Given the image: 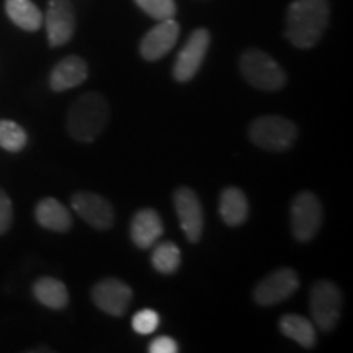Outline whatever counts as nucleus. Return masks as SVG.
I'll return each instance as SVG.
<instances>
[{"label": "nucleus", "instance_id": "13", "mask_svg": "<svg viewBox=\"0 0 353 353\" xmlns=\"http://www.w3.org/2000/svg\"><path fill=\"white\" fill-rule=\"evenodd\" d=\"M179 34L180 26L174 19L161 20V23L144 34L143 41L139 44L141 56L145 61L162 59L175 46Z\"/></svg>", "mask_w": 353, "mask_h": 353}, {"label": "nucleus", "instance_id": "1", "mask_svg": "<svg viewBox=\"0 0 353 353\" xmlns=\"http://www.w3.org/2000/svg\"><path fill=\"white\" fill-rule=\"evenodd\" d=\"M329 17L327 0H294L286 10V38L293 46L309 50L324 37Z\"/></svg>", "mask_w": 353, "mask_h": 353}, {"label": "nucleus", "instance_id": "3", "mask_svg": "<svg viewBox=\"0 0 353 353\" xmlns=\"http://www.w3.org/2000/svg\"><path fill=\"white\" fill-rule=\"evenodd\" d=\"M239 68L245 81L260 90L276 92L286 83L285 70L280 68V64L267 52L255 48L247 50L241 56Z\"/></svg>", "mask_w": 353, "mask_h": 353}, {"label": "nucleus", "instance_id": "2", "mask_svg": "<svg viewBox=\"0 0 353 353\" xmlns=\"http://www.w3.org/2000/svg\"><path fill=\"white\" fill-rule=\"evenodd\" d=\"M110 118L107 100L100 94L88 92L74 101L68 113V131L76 141L92 143L105 130Z\"/></svg>", "mask_w": 353, "mask_h": 353}, {"label": "nucleus", "instance_id": "15", "mask_svg": "<svg viewBox=\"0 0 353 353\" xmlns=\"http://www.w3.org/2000/svg\"><path fill=\"white\" fill-rule=\"evenodd\" d=\"M88 69L85 61L79 56H68L56 64L50 77V85L54 92H64L85 82Z\"/></svg>", "mask_w": 353, "mask_h": 353}, {"label": "nucleus", "instance_id": "16", "mask_svg": "<svg viewBox=\"0 0 353 353\" xmlns=\"http://www.w3.org/2000/svg\"><path fill=\"white\" fill-rule=\"evenodd\" d=\"M34 216H37L39 226L50 229V231L65 232L72 226V216L69 210L56 198H44L39 201L34 210Z\"/></svg>", "mask_w": 353, "mask_h": 353}, {"label": "nucleus", "instance_id": "9", "mask_svg": "<svg viewBox=\"0 0 353 353\" xmlns=\"http://www.w3.org/2000/svg\"><path fill=\"white\" fill-rule=\"evenodd\" d=\"M72 208L81 218L94 229L105 231L114 223L112 203L92 192H77L72 195Z\"/></svg>", "mask_w": 353, "mask_h": 353}, {"label": "nucleus", "instance_id": "26", "mask_svg": "<svg viewBox=\"0 0 353 353\" xmlns=\"http://www.w3.org/2000/svg\"><path fill=\"white\" fill-rule=\"evenodd\" d=\"M149 352L151 353H176L179 352V343H176L172 337L161 335V337H156L151 343H149Z\"/></svg>", "mask_w": 353, "mask_h": 353}, {"label": "nucleus", "instance_id": "20", "mask_svg": "<svg viewBox=\"0 0 353 353\" xmlns=\"http://www.w3.org/2000/svg\"><path fill=\"white\" fill-rule=\"evenodd\" d=\"M33 294L43 306L51 309H64L69 303V291L61 280L43 276L33 285Z\"/></svg>", "mask_w": 353, "mask_h": 353}, {"label": "nucleus", "instance_id": "14", "mask_svg": "<svg viewBox=\"0 0 353 353\" xmlns=\"http://www.w3.org/2000/svg\"><path fill=\"white\" fill-rule=\"evenodd\" d=\"M164 234V224L157 211L151 208L141 210L131 221V239L139 249H149Z\"/></svg>", "mask_w": 353, "mask_h": 353}, {"label": "nucleus", "instance_id": "6", "mask_svg": "<svg viewBox=\"0 0 353 353\" xmlns=\"http://www.w3.org/2000/svg\"><path fill=\"white\" fill-rule=\"evenodd\" d=\"M322 226V205L314 193L303 192L291 203V229L299 242H307Z\"/></svg>", "mask_w": 353, "mask_h": 353}, {"label": "nucleus", "instance_id": "19", "mask_svg": "<svg viewBox=\"0 0 353 353\" xmlns=\"http://www.w3.org/2000/svg\"><path fill=\"white\" fill-rule=\"evenodd\" d=\"M6 12L13 23L25 32H37L43 25V13L32 0H6Z\"/></svg>", "mask_w": 353, "mask_h": 353}, {"label": "nucleus", "instance_id": "21", "mask_svg": "<svg viewBox=\"0 0 353 353\" xmlns=\"http://www.w3.org/2000/svg\"><path fill=\"white\" fill-rule=\"evenodd\" d=\"M151 260L159 273L172 275L180 267V249L172 241H164L152 250Z\"/></svg>", "mask_w": 353, "mask_h": 353}, {"label": "nucleus", "instance_id": "7", "mask_svg": "<svg viewBox=\"0 0 353 353\" xmlns=\"http://www.w3.org/2000/svg\"><path fill=\"white\" fill-rule=\"evenodd\" d=\"M210 32L205 28H198L190 34L185 46L180 50L174 64V77L179 82H188L196 76L200 70L206 51L210 48Z\"/></svg>", "mask_w": 353, "mask_h": 353}, {"label": "nucleus", "instance_id": "23", "mask_svg": "<svg viewBox=\"0 0 353 353\" xmlns=\"http://www.w3.org/2000/svg\"><path fill=\"white\" fill-rule=\"evenodd\" d=\"M138 7L144 13L156 20L174 19L176 13V6L174 0H134Z\"/></svg>", "mask_w": 353, "mask_h": 353}, {"label": "nucleus", "instance_id": "10", "mask_svg": "<svg viewBox=\"0 0 353 353\" xmlns=\"http://www.w3.org/2000/svg\"><path fill=\"white\" fill-rule=\"evenodd\" d=\"M174 203L185 237L195 244V242L200 241L203 234V224H205L200 198L196 196V193L192 188L182 187L175 192Z\"/></svg>", "mask_w": 353, "mask_h": 353}, {"label": "nucleus", "instance_id": "12", "mask_svg": "<svg viewBox=\"0 0 353 353\" xmlns=\"http://www.w3.org/2000/svg\"><path fill=\"white\" fill-rule=\"evenodd\" d=\"M92 299L95 306L107 312L110 316L121 317L130 307L132 299V291L130 286L117 278L101 280L92 290Z\"/></svg>", "mask_w": 353, "mask_h": 353}, {"label": "nucleus", "instance_id": "4", "mask_svg": "<svg viewBox=\"0 0 353 353\" xmlns=\"http://www.w3.org/2000/svg\"><path fill=\"white\" fill-rule=\"evenodd\" d=\"M249 136L259 148L273 152L288 151L298 138V128L288 118L268 114L252 121L249 128Z\"/></svg>", "mask_w": 353, "mask_h": 353}, {"label": "nucleus", "instance_id": "22", "mask_svg": "<svg viewBox=\"0 0 353 353\" xmlns=\"http://www.w3.org/2000/svg\"><path fill=\"white\" fill-rule=\"evenodd\" d=\"M28 136L15 121L0 120V148L8 152H19L26 145Z\"/></svg>", "mask_w": 353, "mask_h": 353}, {"label": "nucleus", "instance_id": "11", "mask_svg": "<svg viewBox=\"0 0 353 353\" xmlns=\"http://www.w3.org/2000/svg\"><path fill=\"white\" fill-rule=\"evenodd\" d=\"M46 32L51 46L69 43L76 32V13L70 0H50L46 10Z\"/></svg>", "mask_w": 353, "mask_h": 353}, {"label": "nucleus", "instance_id": "18", "mask_svg": "<svg viewBox=\"0 0 353 353\" xmlns=\"http://www.w3.org/2000/svg\"><path fill=\"white\" fill-rule=\"evenodd\" d=\"M280 330L285 337L291 339L304 348H312L317 342L314 322L298 314H286L280 319Z\"/></svg>", "mask_w": 353, "mask_h": 353}, {"label": "nucleus", "instance_id": "25", "mask_svg": "<svg viewBox=\"0 0 353 353\" xmlns=\"http://www.w3.org/2000/svg\"><path fill=\"white\" fill-rule=\"evenodd\" d=\"M12 218H13L12 201L7 193L0 188V234L8 231V228H10L12 224Z\"/></svg>", "mask_w": 353, "mask_h": 353}, {"label": "nucleus", "instance_id": "5", "mask_svg": "<svg viewBox=\"0 0 353 353\" xmlns=\"http://www.w3.org/2000/svg\"><path fill=\"white\" fill-rule=\"evenodd\" d=\"M343 298L339 286L332 281H317L311 291L312 321L322 332H330L342 314Z\"/></svg>", "mask_w": 353, "mask_h": 353}, {"label": "nucleus", "instance_id": "8", "mask_svg": "<svg viewBox=\"0 0 353 353\" xmlns=\"http://www.w3.org/2000/svg\"><path fill=\"white\" fill-rule=\"evenodd\" d=\"M298 288L299 280L296 272L283 267L260 281L257 288L254 290V299L260 306H273V304L286 301Z\"/></svg>", "mask_w": 353, "mask_h": 353}, {"label": "nucleus", "instance_id": "17", "mask_svg": "<svg viewBox=\"0 0 353 353\" xmlns=\"http://www.w3.org/2000/svg\"><path fill=\"white\" fill-rule=\"evenodd\" d=\"M219 213L228 226H241L249 216V203L244 192L239 188L229 187L221 193Z\"/></svg>", "mask_w": 353, "mask_h": 353}, {"label": "nucleus", "instance_id": "24", "mask_svg": "<svg viewBox=\"0 0 353 353\" xmlns=\"http://www.w3.org/2000/svg\"><path fill=\"white\" fill-rule=\"evenodd\" d=\"M159 314L152 309H143V311L136 312L134 317H132V329L134 332H138L139 335H149L152 332H156L159 327Z\"/></svg>", "mask_w": 353, "mask_h": 353}]
</instances>
